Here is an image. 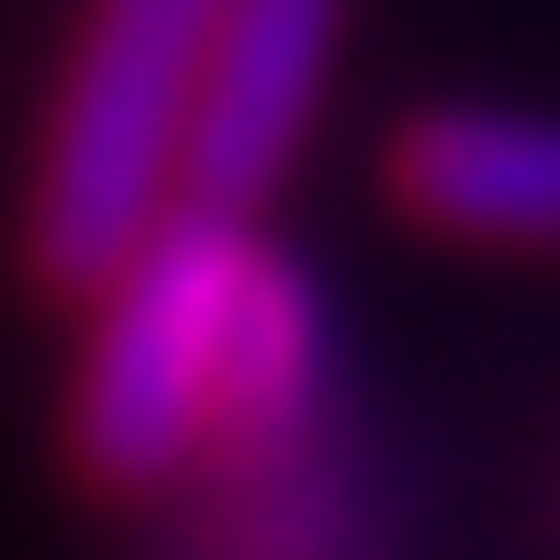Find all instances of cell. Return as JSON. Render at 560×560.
Listing matches in <instances>:
<instances>
[{
  "instance_id": "7a4b0ae2",
  "label": "cell",
  "mask_w": 560,
  "mask_h": 560,
  "mask_svg": "<svg viewBox=\"0 0 560 560\" xmlns=\"http://www.w3.org/2000/svg\"><path fill=\"white\" fill-rule=\"evenodd\" d=\"M247 258H258L247 213L179 202L90 292V359H79V393H68V448L102 493H168L191 459H213V382H224Z\"/></svg>"
},
{
  "instance_id": "6da1fadb",
  "label": "cell",
  "mask_w": 560,
  "mask_h": 560,
  "mask_svg": "<svg viewBox=\"0 0 560 560\" xmlns=\"http://www.w3.org/2000/svg\"><path fill=\"white\" fill-rule=\"evenodd\" d=\"M202 45H213V0H90L79 12L34 158V213H23V247L57 292L90 303L124 269V247L179 213Z\"/></svg>"
},
{
  "instance_id": "8992f818",
  "label": "cell",
  "mask_w": 560,
  "mask_h": 560,
  "mask_svg": "<svg viewBox=\"0 0 560 560\" xmlns=\"http://www.w3.org/2000/svg\"><path fill=\"white\" fill-rule=\"evenodd\" d=\"M213 560H359V516H348V471L325 459V438L303 459L247 482L236 527L213 538Z\"/></svg>"
},
{
  "instance_id": "277c9868",
  "label": "cell",
  "mask_w": 560,
  "mask_h": 560,
  "mask_svg": "<svg viewBox=\"0 0 560 560\" xmlns=\"http://www.w3.org/2000/svg\"><path fill=\"white\" fill-rule=\"evenodd\" d=\"M393 202L459 247L560 258V113L438 102L393 135Z\"/></svg>"
},
{
  "instance_id": "3957f363",
  "label": "cell",
  "mask_w": 560,
  "mask_h": 560,
  "mask_svg": "<svg viewBox=\"0 0 560 560\" xmlns=\"http://www.w3.org/2000/svg\"><path fill=\"white\" fill-rule=\"evenodd\" d=\"M337 45H348V0H213L179 202L258 213L292 179L325 90H337Z\"/></svg>"
},
{
  "instance_id": "5b68a950",
  "label": "cell",
  "mask_w": 560,
  "mask_h": 560,
  "mask_svg": "<svg viewBox=\"0 0 560 560\" xmlns=\"http://www.w3.org/2000/svg\"><path fill=\"white\" fill-rule=\"evenodd\" d=\"M325 427V292L303 280L292 247L247 258V292H236V337H224V382H213V459L236 482L303 459Z\"/></svg>"
}]
</instances>
